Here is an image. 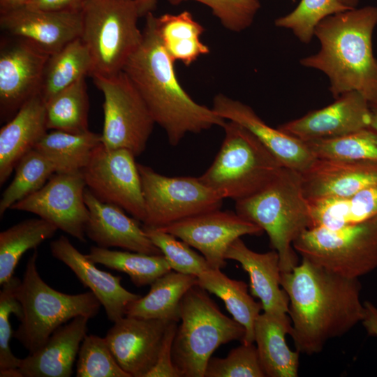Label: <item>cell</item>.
<instances>
[{
    "instance_id": "23",
    "label": "cell",
    "mask_w": 377,
    "mask_h": 377,
    "mask_svg": "<svg viewBox=\"0 0 377 377\" xmlns=\"http://www.w3.org/2000/svg\"><path fill=\"white\" fill-rule=\"evenodd\" d=\"M225 258L237 261L247 272L251 295L259 299L263 312L288 313L289 299L281 286L279 256L275 250L257 253L238 238L228 246Z\"/></svg>"
},
{
    "instance_id": "20",
    "label": "cell",
    "mask_w": 377,
    "mask_h": 377,
    "mask_svg": "<svg viewBox=\"0 0 377 377\" xmlns=\"http://www.w3.org/2000/svg\"><path fill=\"white\" fill-rule=\"evenodd\" d=\"M84 201L89 212L85 234L98 246L163 255L146 235L140 221L128 216L123 209L100 200L87 188L84 190Z\"/></svg>"
},
{
    "instance_id": "43",
    "label": "cell",
    "mask_w": 377,
    "mask_h": 377,
    "mask_svg": "<svg viewBox=\"0 0 377 377\" xmlns=\"http://www.w3.org/2000/svg\"><path fill=\"white\" fill-rule=\"evenodd\" d=\"M172 5H179L191 0H168ZM209 7L228 30L241 32L253 24L260 9L259 0H191Z\"/></svg>"
},
{
    "instance_id": "18",
    "label": "cell",
    "mask_w": 377,
    "mask_h": 377,
    "mask_svg": "<svg viewBox=\"0 0 377 377\" xmlns=\"http://www.w3.org/2000/svg\"><path fill=\"white\" fill-rule=\"evenodd\" d=\"M0 27L7 35L28 39L50 55L81 37L82 11H46L24 6L0 13Z\"/></svg>"
},
{
    "instance_id": "17",
    "label": "cell",
    "mask_w": 377,
    "mask_h": 377,
    "mask_svg": "<svg viewBox=\"0 0 377 377\" xmlns=\"http://www.w3.org/2000/svg\"><path fill=\"white\" fill-rule=\"evenodd\" d=\"M170 322L126 316L109 329L105 338L117 362L131 377H145L154 367Z\"/></svg>"
},
{
    "instance_id": "48",
    "label": "cell",
    "mask_w": 377,
    "mask_h": 377,
    "mask_svg": "<svg viewBox=\"0 0 377 377\" xmlns=\"http://www.w3.org/2000/svg\"><path fill=\"white\" fill-rule=\"evenodd\" d=\"M30 0H0V13L24 6Z\"/></svg>"
},
{
    "instance_id": "33",
    "label": "cell",
    "mask_w": 377,
    "mask_h": 377,
    "mask_svg": "<svg viewBox=\"0 0 377 377\" xmlns=\"http://www.w3.org/2000/svg\"><path fill=\"white\" fill-rule=\"evenodd\" d=\"M58 228L41 218L22 221L0 232V284L13 276L23 254L52 238Z\"/></svg>"
},
{
    "instance_id": "2",
    "label": "cell",
    "mask_w": 377,
    "mask_h": 377,
    "mask_svg": "<svg viewBox=\"0 0 377 377\" xmlns=\"http://www.w3.org/2000/svg\"><path fill=\"white\" fill-rule=\"evenodd\" d=\"M141 43L123 71L147 105L155 124L177 145L187 133H199L226 120L192 99L180 84L175 61L163 47L153 13L146 16Z\"/></svg>"
},
{
    "instance_id": "11",
    "label": "cell",
    "mask_w": 377,
    "mask_h": 377,
    "mask_svg": "<svg viewBox=\"0 0 377 377\" xmlns=\"http://www.w3.org/2000/svg\"><path fill=\"white\" fill-rule=\"evenodd\" d=\"M93 79L104 97L103 146L107 149H125L140 156L155 124L144 101L124 71L110 77Z\"/></svg>"
},
{
    "instance_id": "22",
    "label": "cell",
    "mask_w": 377,
    "mask_h": 377,
    "mask_svg": "<svg viewBox=\"0 0 377 377\" xmlns=\"http://www.w3.org/2000/svg\"><path fill=\"white\" fill-rule=\"evenodd\" d=\"M50 251L54 258L67 265L82 285L94 294L110 321L114 323L124 317L127 306L140 297L121 286V276L99 269L67 237L61 235L53 240Z\"/></svg>"
},
{
    "instance_id": "27",
    "label": "cell",
    "mask_w": 377,
    "mask_h": 377,
    "mask_svg": "<svg viewBox=\"0 0 377 377\" xmlns=\"http://www.w3.org/2000/svg\"><path fill=\"white\" fill-rule=\"evenodd\" d=\"M306 200L311 220L310 228L337 229L377 216V186L347 196Z\"/></svg>"
},
{
    "instance_id": "29",
    "label": "cell",
    "mask_w": 377,
    "mask_h": 377,
    "mask_svg": "<svg viewBox=\"0 0 377 377\" xmlns=\"http://www.w3.org/2000/svg\"><path fill=\"white\" fill-rule=\"evenodd\" d=\"M197 279V284L222 300L232 318L244 327L245 335L242 343H253L255 323L263 307L248 293V285L229 278L221 269L209 268Z\"/></svg>"
},
{
    "instance_id": "35",
    "label": "cell",
    "mask_w": 377,
    "mask_h": 377,
    "mask_svg": "<svg viewBox=\"0 0 377 377\" xmlns=\"http://www.w3.org/2000/svg\"><path fill=\"white\" fill-rule=\"evenodd\" d=\"M89 108L87 87L82 78L45 102L47 129L72 133L89 131Z\"/></svg>"
},
{
    "instance_id": "5",
    "label": "cell",
    "mask_w": 377,
    "mask_h": 377,
    "mask_svg": "<svg viewBox=\"0 0 377 377\" xmlns=\"http://www.w3.org/2000/svg\"><path fill=\"white\" fill-rule=\"evenodd\" d=\"M181 324L172 344L173 363L182 377H204L214 351L232 341L241 342L245 329L223 314L198 284L182 297L179 305Z\"/></svg>"
},
{
    "instance_id": "44",
    "label": "cell",
    "mask_w": 377,
    "mask_h": 377,
    "mask_svg": "<svg viewBox=\"0 0 377 377\" xmlns=\"http://www.w3.org/2000/svg\"><path fill=\"white\" fill-rule=\"evenodd\" d=\"M177 322L168 325L158 352L156 362L145 377H182L172 360V344L177 330Z\"/></svg>"
},
{
    "instance_id": "25",
    "label": "cell",
    "mask_w": 377,
    "mask_h": 377,
    "mask_svg": "<svg viewBox=\"0 0 377 377\" xmlns=\"http://www.w3.org/2000/svg\"><path fill=\"white\" fill-rule=\"evenodd\" d=\"M45 101L38 93L0 130V185L47 132Z\"/></svg>"
},
{
    "instance_id": "24",
    "label": "cell",
    "mask_w": 377,
    "mask_h": 377,
    "mask_svg": "<svg viewBox=\"0 0 377 377\" xmlns=\"http://www.w3.org/2000/svg\"><path fill=\"white\" fill-rule=\"evenodd\" d=\"M89 319L84 316L75 317L57 328L37 351L21 359L19 369L23 377L71 376Z\"/></svg>"
},
{
    "instance_id": "36",
    "label": "cell",
    "mask_w": 377,
    "mask_h": 377,
    "mask_svg": "<svg viewBox=\"0 0 377 377\" xmlns=\"http://www.w3.org/2000/svg\"><path fill=\"white\" fill-rule=\"evenodd\" d=\"M15 170L12 182L1 195V217L15 203L40 189L56 172L52 163L35 149L20 159Z\"/></svg>"
},
{
    "instance_id": "49",
    "label": "cell",
    "mask_w": 377,
    "mask_h": 377,
    "mask_svg": "<svg viewBox=\"0 0 377 377\" xmlns=\"http://www.w3.org/2000/svg\"><path fill=\"white\" fill-rule=\"evenodd\" d=\"M371 118L369 127L377 132V103H369Z\"/></svg>"
},
{
    "instance_id": "42",
    "label": "cell",
    "mask_w": 377,
    "mask_h": 377,
    "mask_svg": "<svg viewBox=\"0 0 377 377\" xmlns=\"http://www.w3.org/2000/svg\"><path fill=\"white\" fill-rule=\"evenodd\" d=\"M21 280L13 276L2 285L0 291V369L19 368L20 358L11 351L10 341L13 331L10 316L14 313L19 320L22 317V307L16 296V288Z\"/></svg>"
},
{
    "instance_id": "47",
    "label": "cell",
    "mask_w": 377,
    "mask_h": 377,
    "mask_svg": "<svg viewBox=\"0 0 377 377\" xmlns=\"http://www.w3.org/2000/svg\"><path fill=\"white\" fill-rule=\"evenodd\" d=\"M139 15L145 17L148 13H153L156 8L158 0H135Z\"/></svg>"
},
{
    "instance_id": "4",
    "label": "cell",
    "mask_w": 377,
    "mask_h": 377,
    "mask_svg": "<svg viewBox=\"0 0 377 377\" xmlns=\"http://www.w3.org/2000/svg\"><path fill=\"white\" fill-rule=\"evenodd\" d=\"M235 211L266 232L279 254L281 272L298 265L293 242L311 226L300 172L282 167L260 190L235 201Z\"/></svg>"
},
{
    "instance_id": "12",
    "label": "cell",
    "mask_w": 377,
    "mask_h": 377,
    "mask_svg": "<svg viewBox=\"0 0 377 377\" xmlns=\"http://www.w3.org/2000/svg\"><path fill=\"white\" fill-rule=\"evenodd\" d=\"M135 157L127 149H107L101 143L82 172L87 188L98 199L121 207L143 222L145 201Z\"/></svg>"
},
{
    "instance_id": "28",
    "label": "cell",
    "mask_w": 377,
    "mask_h": 377,
    "mask_svg": "<svg viewBox=\"0 0 377 377\" xmlns=\"http://www.w3.org/2000/svg\"><path fill=\"white\" fill-rule=\"evenodd\" d=\"M197 283L196 276L171 270L154 281L146 295L131 302L126 307L125 316L178 323L181 300Z\"/></svg>"
},
{
    "instance_id": "8",
    "label": "cell",
    "mask_w": 377,
    "mask_h": 377,
    "mask_svg": "<svg viewBox=\"0 0 377 377\" xmlns=\"http://www.w3.org/2000/svg\"><path fill=\"white\" fill-rule=\"evenodd\" d=\"M219 151L200 179L225 198L237 201L263 188L283 167L246 128L232 121L222 127Z\"/></svg>"
},
{
    "instance_id": "38",
    "label": "cell",
    "mask_w": 377,
    "mask_h": 377,
    "mask_svg": "<svg viewBox=\"0 0 377 377\" xmlns=\"http://www.w3.org/2000/svg\"><path fill=\"white\" fill-rule=\"evenodd\" d=\"M348 9L340 0H301L290 13L276 18L274 24L290 29L301 43L308 44L323 20Z\"/></svg>"
},
{
    "instance_id": "14",
    "label": "cell",
    "mask_w": 377,
    "mask_h": 377,
    "mask_svg": "<svg viewBox=\"0 0 377 377\" xmlns=\"http://www.w3.org/2000/svg\"><path fill=\"white\" fill-rule=\"evenodd\" d=\"M0 45V116L8 121L39 93L49 54L31 40L8 35Z\"/></svg>"
},
{
    "instance_id": "37",
    "label": "cell",
    "mask_w": 377,
    "mask_h": 377,
    "mask_svg": "<svg viewBox=\"0 0 377 377\" xmlns=\"http://www.w3.org/2000/svg\"><path fill=\"white\" fill-rule=\"evenodd\" d=\"M305 143L316 158L377 161V132L371 127Z\"/></svg>"
},
{
    "instance_id": "13",
    "label": "cell",
    "mask_w": 377,
    "mask_h": 377,
    "mask_svg": "<svg viewBox=\"0 0 377 377\" xmlns=\"http://www.w3.org/2000/svg\"><path fill=\"white\" fill-rule=\"evenodd\" d=\"M86 188L82 172H55L40 189L15 203L10 209L34 214L85 242L89 217L84 201Z\"/></svg>"
},
{
    "instance_id": "46",
    "label": "cell",
    "mask_w": 377,
    "mask_h": 377,
    "mask_svg": "<svg viewBox=\"0 0 377 377\" xmlns=\"http://www.w3.org/2000/svg\"><path fill=\"white\" fill-rule=\"evenodd\" d=\"M361 323L369 336L377 337V306L369 301L364 302V316Z\"/></svg>"
},
{
    "instance_id": "16",
    "label": "cell",
    "mask_w": 377,
    "mask_h": 377,
    "mask_svg": "<svg viewBox=\"0 0 377 377\" xmlns=\"http://www.w3.org/2000/svg\"><path fill=\"white\" fill-rule=\"evenodd\" d=\"M370 104L360 93L341 94L332 103L309 112L277 128L285 133L308 142L343 136L369 127Z\"/></svg>"
},
{
    "instance_id": "10",
    "label": "cell",
    "mask_w": 377,
    "mask_h": 377,
    "mask_svg": "<svg viewBox=\"0 0 377 377\" xmlns=\"http://www.w3.org/2000/svg\"><path fill=\"white\" fill-rule=\"evenodd\" d=\"M145 201L143 226L161 228L221 209L224 198L199 177H168L138 163Z\"/></svg>"
},
{
    "instance_id": "50",
    "label": "cell",
    "mask_w": 377,
    "mask_h": 377,
    "mask_svg": "<svg viewBox=\"0 0 377 377\" xmlns=\"http://www.w3.org/2000/svg\"><path fill=\"white\" fill-rule=\"evenodd\" d=\"M1 377H23L19 368L0 369Z\"/></svg>"
},
{
    "instance_id": "40",
    "label": "cell",
    "mask_w": 377,
    "mask_h": 377,
    "mask_svg": "<svg viewBox=\"0 0 377 377\" xmlns=\"http://www.w3.org/2000/svg\"><path fill=\"white\" fill-rule=\"evenodd\" d=\"M146 235L158 247L171 269L198 276L211 268L205 258L194 251L187 243L158 228L142 226Z\"/></svg>"
},
{
    "instance_id": "34",
    "label": "cell",
    "mask_w": 377,
    "mask_h": 377,
    "mask_svg": "<svg viewBox=\"0 0 377 377\" xmlns=\"http://www.w3.org/2000/svg\"><path fill=\"white\" fill-rule=\"evenodd\" d=\"M87 256L95 264L128 274L137 287L151 285L172 270L163 255L114 251L94 246Z\"/></svg>"
},
{
    "instance_id": "39",
    "label": "cell",
    "mask_w": 377,
    "mask_h": 377,
    "mask_svg": "<svg viewBox=\"0 0 377 377\" xmlns=\"http://www.w3.org/2000/svg\"><path fill=\"white\" fill-rule=\"evenodd\" d=\"M77 357V377H131L117 362L105 337L86 334Z\"/></svg>"
},
{
    "instance_id": "32",
    "label": "cell",
    "mask_w": 377,
    "mask_h": 377,
    "mask_svg": "<svg viewBox=\"0 0 377 377\" xmlns=\"http://www.w3.org/2000/svg\"><path fill=\"white\" fill-rule=\"evenodd\" d=\"M156 24L163 47L174 61L188 66L209 53V47L200 40L205 28L189 11L156 17Z\"/></svg>"
},
{
    "instance_id": "45",
    "label": "cell",
    "mask_w": 377,
    "mask_h": 377,
    "mask_svg": "<svg viewBox=\"0 0 377 377\" xmlns=\"http://www.w3.org/2000/svg\"><path fill=\"white\" fill-rule=\"evenodd\" d=\"M86 0H30L24 6L46 11L81 10Z\"/></svg>"
},
{
    "instance_id": "7",
    "label": "cell",
    "mask_w": 377,
    "mask_h": 377,
    "mask_svg": "<svg viewBox=\"0 0 377 377\" xmlns=\"http://www.w3.org/2000/svg\"><path fill=\"white\" fill-rule=\"evenodd\" d=\"M81 11L80 38L91 58V76L110 77L119 73L142 38L135 0H86Z\"/></svg>"
},
{
    "instance_id": "26",
    "label": "cell",
    "mask_w": 377,
    "mask_h": 377,
    "mask_svg": "<svg viewBox=\"0 0 377 377\" xmlns=\"http://www.w3.org/2000/svg\"><path fill=\"white\" fill-rule=\"evenodd\" d=\"M292 323L287 314L260 313L255 323L254 342L266 376L297 377L300 352L291 350L286 341Z\"/></svg>"
},
{
    "instance_id": "30",
    "label": "cell",
    "mask_w": 377,
    "mask_h": 377,
    "mask_svg": "<svg viewBox=\"0 0 377 377\" xmlns=\"http://www.w3.org/2000/svg\"><path fill=\"white\" fill-rule=\"evenodd\" d=\"M101 143V134L90 131L72 133L52 130L45 133L34 149L52 163L57 173L73 174L83 170Z\"/></svg>"
},
{
    "instance_id": "1",
    "label": "cell",
    "mask_w": 377,
    "mask_h": 377,
    "mask_svg": "<svg viewBox=\"0 0 377 377\" xmlns=\"http://www.w3.org/2000/svg\"><path fill=\"white\" fill-rule=\"evenodd\" d=\"M280 283L289 299L290 335L300 353H320L327 341L345 334L363 318L358 279L302 258L290 272H281Z\"/></svg>"
},
{
    "instance_id": "19",
    "label": "cell",
    "mask_w": 377,
    "mask_h": 377,
    "mask_svg": "<svg viewBox=\"0 0 377 377\" xmlns=\"http://www.w3.org/2000/svg\"><path fill=\"white\" fill-rule=\"evenodd\" d=\"M212 108L226 120L249 130L283 167L301 172L315 159L305 142L267 125L249 105L239 101L219 94L214 98Z\"/></svg>"
},
{
    "instance_id": "9",
    "label": "cell",
    "mask_w": 377,
    "mask_h": 377,
    "mask_svg": "<svg viewBox=\"0 0 377 377\" xmlns=\"http://www.w3.org/2000/svg\"><path fill=\"white\" fill-rule=\"evenodd\" d=\"M302 258L340 276L358 279L377 268V216L337 229L305 230L293 242Z\"/></svg>"
},
{
    "instance_id": "41",
    "label": "cell",
    "mask_w": 377,
    "mask_h": 377,
    "mask_svg": "<svg viewBox=\"0 0 377 377\" xmlns=\"http://www.w3.org/2000/svg\"><path fill=\"white\" fill-rule=\"evenodd\" d=\"M258 350L253 343H244L231 350L224 358L211 357L204 377H264Z\"/></svg>"
},
{
    "instance_id": "15",
    "label": "cell",
    "mask_w": 377,
    "mask_h": 377,
    "mask_svg": "<svg viewBox=\"0 0 377 377\" xmlns=\"http://www.w3.org/2000/svg\"><path fill=\"white\" fill-rule=\"evenodd\" d=\"M175 235L198 250L211 268L226 265V253L230 244L244 235H261L264 231L236 212L209 211L158 228Z\"/></svg>"
},
{
    "instance_id": "31",
    "label": "cell",
    "mask_w": 377,
    "mask_h": 377,
    "mask_svg": "<svg viewBox=\"0 0 377 377\" xmlns=\"http://www.w3.org/2000/svg\"><path fill=\"white\" fill-rule=\"evenodd\" d=\"M91 58L78 38L49 56L43 73L39 94L46 102L80 79L91 76Z\"/></svg>"
},
{
    "instance_id": "21",
    "label": "cell",
    "mask_w": 377,
    "mask_h": 377,
    "mask_svg": "<svg viewBox=\"0 0 377 377\" xmlns=\"http://www.w3.org/2000/svg\"><path fill=\"white\" fill-rule=\"evenodd\" d=\"M300 175L306 199L347 196L377 186V161L315 158Z\"/></svg>"
},
{
    "instance_id": "51",
    "label": "cell",
    "mask_w": 377,
    "mask_h": 377,
    "mask_svg": "<svg viewBox=\"0 0 377 377\" xmlns=\"http://www.w3.org/2000/svg\"><path fill=\"white\" fill-rule=\"evenodd\" d=\"M360 0H340V1L349 8H356Z\"/></svg>"
},
{
    "instance_id": "6",
    "label": "cell",
    "mask_w": 377,
    "mask_h": 377,
    "mask_svg": "<svg viewBox=\"0 0 377 377\" xmlns=\"http://www.w3.org/2000/svg\"><path fill=\"white\" fill-rule=\"evenodd\" d=\"M37 258L35 249L15 291L22 317L13 336L29 353L40 348L68 320L78 316H96L101 305L91 291L70 295L51 288L39 275Z\"/></svg>"
},
{
    "instance_id": "3",
    "label": "cell",
    "mask_w": 377,
    "mask_h": 377,
    "mask_svg": "<svg viewBox=\"0 0 377 377\" xmlns=\"http://www.w3.org/2000/svg\"><path fill=\"white\" fill-rule=\"evenodd\" d=\"M377 7L367 6L339 12L323 20L315 29L319 50L300 60L301 66L323 73L334 98L355 91L377 103V59L372 37Z\"/></svg>"
}]
</instances>
